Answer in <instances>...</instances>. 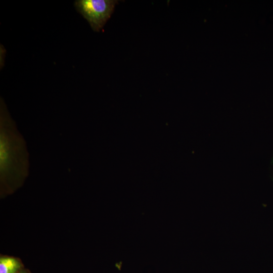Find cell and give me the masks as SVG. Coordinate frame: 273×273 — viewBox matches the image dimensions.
I'll use <instances>...</instances> for the list:
<instances>
[{"mask_svg": "<svg viewBox=\"0 0 273 273\" xmlns=\"http://www.w3.org/2000/svg\"><path fill=\"white\" fill-rule=\"evenodd\" d=\"M18 273H29L26 269H22Z\"/></svg>", "mask_w": 273, "mask_h": 273, "instance_id": "3957f363", "label": "cell"}, {"mask_svg": "<svg viewBox=\"0 0 273 273\" xmlns=\"http://www.w3.org/2000/svg\"><path fill=\"white\" fill-rule=\"evenodd\" d=\"M22 266L17 258L6 256L0 258V273H18L23 269Z\"/></svg>", "mask_w": 273, "mask_h": 273, "instance_id": "7a4b0ae2", "label": "cell"}, {"mask_svg": "<svg viewBox=\"0 0 273 273\" xmlns=\"http://www.w3.org/2000/svg\"><path fill=\"white\" fill-rule=\"evenodd\" d=\"M115 0H77L76 10L87 21L93 30L100 31L112 15Z\"/></svg>", "mask_w": 273, "mask_h": 273, "instance_id": "6da1fadb", "label": "cell"}]
</instances>
